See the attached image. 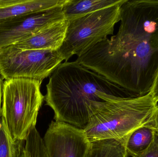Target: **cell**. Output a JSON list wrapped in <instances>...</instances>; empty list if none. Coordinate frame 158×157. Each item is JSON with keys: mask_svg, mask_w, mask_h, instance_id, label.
I'll return each mask as SVG.
<instances>
[{"mask_svg": "<svg viewBox=\"0 0 158 157\" xmlns=\"http://www.w3.org/2000/svg\"><path fill=\"white\" fill-rule=\"evenodd\" d=\"M120 25L76 61L134 97L151 91L158 67V0H126Z\"/></svg>", "mask_w": 158, "mask_h": 157, "instance_id": "cell-1", "label": "cell"}, {"mask_svg": "<svg viewBox=\"0 0 158 157\" xmlns=\"http://www.w3.org/2000/svg\"><path fill=\"white\" fill-rule=\"evenodd\" d=\"M44 100L54 112V120L83 129L89 121L93 102L105 100L101 93L135 98L129 92L98 73L75 61L60 64L50 76Z\"/></svg>", "mask_w": 158, "mask_h": 157, "instance_id": "cell-2", "label": "cell"}, {"mask_svg": "<svg viewBox=\"0 0 158 157\" xmlns=\"http://www.w3.org/2000/svg\"><path fill=\"white\" fill-rule=\"evenodd\" d=\"M106 101L93 102L89 121L83 129L88 141L127 138L136 129L156 121L158 102L150 92L142 96L122 98L102 94Z\"/></svg>", "mask_w": 158, "mask_h": 157, "instance_id": "cell-3", "label": "cell"}, {"mask_svg": "<svg viewBox=\"0 0 158 157\" xmlns=\"http://www.w3.org/2000/svg\"><path fill=\"white\" fill-rule=\"evenodd\" d=\"M42 81L18 78L3 82L2 118L14 140L25 141L34 128L44 96Z\"/></svg>", "mask_w": 158, "mask_h": 157, "instance_id": "cell-4", "label": "cell"}, {"mask_svg": "<svg viewBox=\"0 0 158 157\" xmlns=\"http://www.w3.org/2000/svg\"><path fill=\"white\" fill-rule=\"evenodd\" d=\"M126 0L116 5L72 18L68 22L66 34L58 50L64 61L74 55L80 57L114 32L120 21L121 6Z\"/></svg>", "mask_w": 158, "mask_h": 157, "instance_id": "cell-5", "label": "cell"}, {"mask_svg": "<svg viewBox=\"0 0 158 157\" xmlns=\"http://www.w3.org/2000/svg\"><path fill=\"white\" fill-rule=\"evenodd\" d=\"M64 61L58 50H23L10 45L0 49V75L6 80L42 81Z\"/></svg>", "mask_w": 158, "mask_h": 157, "instance_id": "cell-6", "label": "cell"}, {"mask_svg": "<svg viewBox=\"0 0 158 157\" xmlns=\"http://www.w3.org/2000/svg\"><path fill=\"white\" fill-rule=\"evenodd\" d=\"M43 139L48 157H85L91 144L83 129L55 120Z\"/></svg>", "mask_w": 158, "mask_h": 157, "instance_id": "cell-7", "label": "cell"}, {"mask_svg": "<svg viewBox=\"0 0 158 157\" xmlns=\"http://www.w3.org/2000/svg\"><path fill=\"white\" fill-rule=\"evenodd\" d=\"M62 7L19 18L0 25V49L30 37L42 29L65 20Z\"/></svg>", "mask_w": 158, "mask_h": 157, "instance_id": "cell-8", "label": "cell"}, {"mask_svg": "<svg viewBox=\"0 0 158 157\" xmlns=\"http://www.w3.org/2000/svg\"><path fill=\"white\" fill-rule=\"evenodd\" d=\"M68 22L65 20L42 29L35 35L13 46L23 50H58L66 34Z\"/></svg>", "mask_w": 158, "mask_h": 157, "instance_id": "cell-9", "label": "cell"}, {"mask_svg": "<svg viewBox=\"0 0 158 157\" xmlns=\"http://www.w3.org/2000/svg\"><path fill=\"white\" fill-rule=\"evenodd\" d=\"M67 1L17 0L12 5L0 8V25L22 17L63 6Z\"/></svg>", "mask_w": 158, "mask_h": 157, "instance_id": "cell-10", "label": "cell"}, {"mask_svg": "<svg viewBox=\"0 0 158 157\" xmlns=\"http://www.w3.org/2000/svg\"><path fill=\"white\" fill-rule=\"evenodd\" d=\"M124 0H68L62 7L66 20L120 3Z\"/></svg>", "mask_w": 158, "mask_h": 157, "instance_id": "cell-11", "label": "cell"}, {"mask_svg": "<svg viewBox=\"0 0 158 157\" xmlns=\"http://www.w3.org/2000/svg\"><path fill=\"white\" fill-rule=\"evenodd\" d=\"M156 121L136 129L128 136L126 147L128 155L133 157L143 153L150 146L154 139Z\"/></svg>", "mask_w": 158, "mask_h": 157, "instance_id": "cell-12", "label": "cell"}, {"mask_svg": "<svg viewBox=\"0 0 158 157\" xmlns=\"http://www.w3.org/2000/svg\"><path fill=\"white\" fill-rule=\"evenodd\" d=\"M128 137L121 140L105 139L91 142L85 157H127Z\"/></svg>", "mask_w": 158, "mask_h": 157, "instance_id": "cell-13", "label": "cell"}, {"mask_svg": "<svg viewBox=\"0 0 158 157\" xmlns=\"http://www.w3.org/2000/svg\"><path fill=\"white\" fill-rule=\"evenodd\" d=\"M25 141L12 138L1 117L0 120V157H21L24 153Z\"/></svg>", "mask_w": 158, "mask_h": 157, "instance_id": "cell-14", "label": "cell"}, {"mask_svg": "<svg viewBox=\"0 0 158 157\" xmlns=\"http://www.w3.org/2000/svg\"><path fill=\"white\" fill-rule=\"evenodd\" d=\"M24 152L27 157H48L43 139L34 128L25 141Z\"/></svg>", "mask_w": 158, "mask_h": 157, "instance_id": "cell-15", "label": "cell"}, {"mask_svg": "<svg viewBox=\"0 0 158 157\" xmlns=\"http://www.w3.org/2000/svg\"><path fill=\"white\" fill-rule=\"evenodd\" d=\"M133 157H158V132L155 131L154 139L148 148L143 153Z\"/></svg>", "mask_w": 158, "mask_h": 157, "instance_id": "cell-16", "label": "cell"}, {"mask_svg": "<svg viewBox=\"0 0 158 157\" xmlns=\"http://www.w3.org/2000/svg\"><path fill=\"white\" fill-rule=\"evenodd\" d=\"M150 93L158 102V67Z\"/></svg>", "mask_w": 158, "mask_h": 157, "instance_id": "cell-17", "label": "cell"}, {"mask_svg": "<svg viewBox=\"0 0 158 157\" xmlns=\"http://www.w3.org/2000/svg\"><path fill=\"white\" fill-rule=\"evenodd\" d=\"M3 78L0 77V120L2 117V100Z\"/></svg>", "mask_w": 158, "mask_h": 157, "instance_id": "cell-18", "label": "cell"}, {"mask_svg": "<svg viewBox=\"0 0 158 157\" xmlns=\"http://www.w3.org/2000/svg\"><path fill=\"white\" fill-rule=\"evenodd\" d=\"M156 131L158 132V111L157 113L156 116Z\"/></svg>", "mask_w": 158, "mask_h": 157, "instance_id": "cell-19", "label": "cell"}, {"mask_svg": "<svg viewBox=\"0 0 158 157\" xmlns=\"http://www.w3.org/2000/svg\"><path fill=\"white\" fill-rule=\"evenodd\" d=\"M21 157H27V156H26V155H25V152H24V154H23V155H22V156Z\"/></svg>", "mask_w": 158, "mask_h": 157, "instance_id": "cell-20", "label": "cell"}, {"mask_svg": "<svg viewBox=\"0 0 158 157\" xmlns=\"http://www.w3.org/2000/svg\"><path fill=\"white\" fill-rule=\"evenodd\" d=\"M0 77H1V75H0Z\"/></svg>", "mask_w": 158, "mask_h": 157, "instance_id": "cell-21", "label": "cell"}]
</instances>
